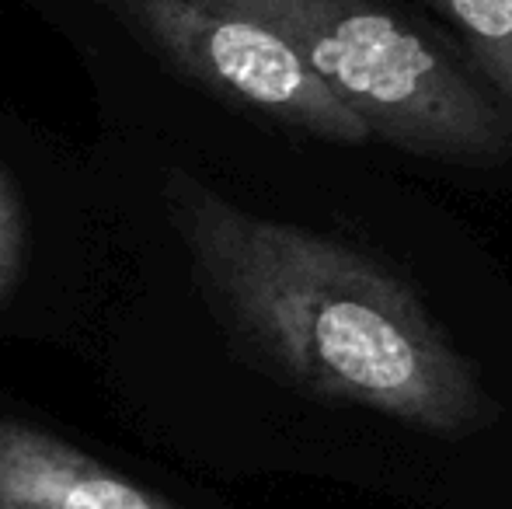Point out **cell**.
I'll use <instances>...</instances> for the list:
<instances>
[{
  "mask_svg": "<svg viewBox=\"0 0 512 509\" xmlns=\"http://www.w3.org/2000/svg\"><path fill=\"white\" fill-rule=\"evenodd\" d=\"M164 206L209 311L265 374L443 440L499 422L471 356L398 269L241 210L189 171H168Z\"/></svg>",
  "mask_w": 512,
  "mask_h": 509,
  "instance_id": "6da1fadb",
  "label": "cell"
},
{
  "mask_svg": "<svg viewBox=\"0 0 512 509\" xmlns=\"http://www.w3.org/2000/svg\"><path fill=\"white\" fill-rule=\"evenodd\" d=\"M276 32L373 140L446 168L512 164V123L450 35L394 0H206Z\"/></svg>",
  "mask_w": 512,
  "mask_h": 509,
  "instance_id": "7a4b0ae2",
  "label": "cell"
},
{
  "mask_svg": "<svg viewBox=\"0 0 512 509\" xmlns=\"http://www.w3.org/2000/svg\"><path fill=\"white\" fill-rule=\"evenodd\" d=\"M140 42L178 77L251 116L335 143L366 147L370 129L349 112L276 32L206 0H108Z\"/></svg>",
  "mask_w": 512,
  "mask_h": 509,
  "instance_id": "3957f363",
  "label": "cell"
},
{
  "mask_svg": "<svg viewBox=\"0 0 512 509\" xmlns=\"http://www.w3.org/2000/svg\"><path fill=\"white\" fill-rule=\"evenodd\" d=\"M0 509H182L81 447L0 419Z\"/></svg>",
  "mask_w": 512,
  "mask_h": 509,
  "instance_id": "277c9868",
  "label": "cell"
},
{
  "mask_svg": "<svg viewBox=\"0 0 512 509\" xmlns=\"http://www.w3.org/2000/svg\"><path fill=\"white\" fill-rule=\"evenodd\" d=\"M460 42L464 60L481 77L512 123V0H418Z\"/></svg>",
  "mask_w": 512,
  "mask_h": 509,
  "instance_id": "5b68a950",
  "label": "cell"
},
{
  "mask_svg": "<svg viewBox=\"0 0 512 509\" xmlns=\"http://www.w3.org/2000/svg\"><path fill=\"white\" fill-rule=\"evenodd\" d=\"M25 272V213L11 175L0 168V304L14 297Z\"/></svg>",
  "mask_w": 512,
  "mask_h": 509,
  "instance_id": "8992f818",
  "label": "cell"
}]
</instances>
